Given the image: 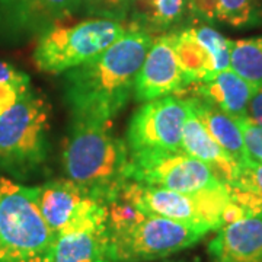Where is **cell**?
Returning a JSON list of instances; mask_svg holds the SVG:
<instances>
[{
	"label": "cell",
	"instance_id": "6da1fadb",
	"mask_svg": "<svg viewBox=\"0 0 262 262\" xmlns=\"http://www.w3.org/2000/svg\"><path fill=\"white\" fill-rule=\"evenodd\" d=\"M153 37L127 29L114 44L64 73V101L75 120L113 122L134 91Z\"/></svg>",
	"mask_w": 262,
	"mask_h": 262
},
{
	"label": "cell",
	"instance_id": "7a4b0ae2",
	"mask_svg": "<svg viewBox=\"0 0 262 262\" xmlns=\"http://www.w3.org/2000/svg\"><path fill=\"white\" fill-rule=\"evenodd\" d=\"M61 163L67 178L106 206L128 181L130 151L125 141L111 131V122L73 118Z\"/></svg>",
	"mask_w": 262,
	"mask_h": 262
},
{
	"label": "cell",
	"instance_id": "3957f363",
	"mask_svg": "<svg viewBox=\"0 0 262 262\" xmlns=\"http://www.w3.org/2000/svg\"><path fill=\"white\" fill-rule=\"evenodd\" d=\"M54 242L34 187L0 177V262H51Z\"/></svg>",
	"mask_w": 262,
	"mask_h": 262
},
{
	"label": "cell",
	"instance_id": "277c9868",
	"mask_svg": "<svg viewBox=\"0 0 262 262\" xmlns=\"http://www.w3.org/2000/svg\"><path fill=\"white\" fill-rule=\"evenodd\" d=\"M47 101L32 89L0 115V168L15 178H29L47 160Z\"/></svg>",
	"mask_w": 262,
	"mask_h": 262
},
{
	"label": "cell",
	"instance_id": "5b68a950",
	"mask_svg": "<svg viewBox=\"0 0 262 262\" xmlns=\"http://www.w3.org/2000/svg\"><path fill=\"white\" fill-rule=\"evenodd\" d=\"M127 32L120 20L86 19L72 27H53L44 32L34 51L38 70L66 73L101 54Z\"/></svg>",
	"mask_w": 262,
	"mask_h": 262
},
{
	"label": "cell",
	"instance_id": "8992f818",
	"mask_svg": "<svg viewBox=\"0 0 262 262\" xmlns=\"http://www.w3.org/2000/svg\"><path fill=\"white\" fill-rule=\"evenodd\" d=\"M206 234L194 226L143 213L134 222L108 227L111 262L163 259L195 245Z\"/></svg>",
	"mask_w": 262,
	"mask_h": 262
},
{
	"label": "cell",
	"instance_id": "52a82bcc",
	"mask_svg": "<svg viewBox=\"0 0 262 262\" xmlns=\"http://www.w3.org/2000/svg\"><path fill=\"white\" fill-rule=\"evenodd\" d=\"M125 191L144 214L170 219L198 227L207 233L223 226V213L229 203L226 187L201 194H185L141 185L128 179Z\"/></svg>",
	"mask_w": 262,
	"mask_h": 262
},
{
	"label": "cell",
	"instance_id": "ba28073f",
	"mask_svg": "<svg viewBox=\"0 0 262 262\" xmlns=\"http://www.w3.org/2000/svg\"><path fill=\"white\" fill-rule=\"evenodd\" d=\"M127 177L141 185L185 194H201L225 188L206 163L182 149L130 153Z\"/></svg>",
	"mask_w": 262,
	"mask_h": 262
},
{
	"label": "cell",
	"instance_id": "9c48e42d",
	"mask_svg": "<svg viewBox=\"0 0 262 262\" xmlns=\"http://www.w3.org/2000/svg\"><path fill=\"white\" fill-rule=\"evenodd\" d=\"M191 108L178 95L144 102L133 114L125 144L130 153L181 150L182 131Z\"/></svg>",
	"mask_w": 262,
	"mask_h": 262
},
{
	"label": "cell",
	"instance_id": "30bf717a",
	"mask_svg": "<svg viewBox=\"0 0 262 262\" xmlns=\"http://www.w3.org/2000/svg\"><path fill=\"white\" fill-rule=\"evenodd\" d=\"M34 191L38 208L56 236L106 213L105 203L69 178L48 181Z\"/></svg>",
	"mask_w": 262,
	"mask_h": 262
},
{
	"label": "cell",
	"instance_id": "8fae6325",
	"mask_svg": "<svg viewBox=\"0 0 262 262\" xmlns=\"http://www.w3.org/2000/svg\"><path fill=\"white\" fill-rule=\"evenodd\" d=\"M232 42L207 25L173 32V48L188 83L208 80L230 69Z\"/></svg>",
	"mask_w": 262,
	"mask_h": 262
},
{
	"label": "cell",
	"instance_id": "7c38bea8",
	"mask_svg": "<svg viewBox=\"0 0 262 262\" xmlns=\"http://www.w3.org/2000/svg\"><path fill=\"white\" fill-rule=\"evenodd\" d=\"M187 84L173 48V32L153 38L134 83V99L149 102L178 94Z\"/></svg>",
	"mask_w": 262,
	"mask_h": 262
},
{
	"label": "cell",
	"instance_id": "4fadbf2b",
	"mask_svg": "<svg viewBox=\"0 0 262 262\" xmlns=\"http://www.w3.org/2000/svg\"><path fill=\"white\" fill-rule=\"evenodd\" d=\"M51 262H111L106 213L57 234Z\"/></svg>",
	"mask_w": 262,
	"mask_h": 262
},
{
	"label": "cell",
	"instance_id": "5bb4252c",
	"mask_svg": "<svg viewBox=\"0 0 262 262\" xmlns=\"http://www.w3.org/2000/svg\"><path fill=\"white\" fill-rule=\"evenodd\" d=\"M255 91L256 88L242 76L232 69H227L208 80L188 83L175 95H192L201 98L217 110L233 117L234 120H241L248 117L249 103Z\"/></svg>",
	"mask_w": 262,
	"mask_h": 262
},
{
	"label": "cell",
	"instance_id": "9a60e30c",
	"mask_svg": "<svg viewBox=\"0 0 262 262\" xmlns=\"http://www.w3.org/2000/svg\"><path fill=\"white\" fill-rule=\"evenodd\" d=\"M211 262H262V217L225 225L208 245Z\"/></svg>",
	"mask_w": 262,
	"mask_h": 262
},
{
	"label": "cell",
	"instance_id": "2e32d148",
	"mask_svg": "<svg viewBox=\"0 0 262 262\" xmlns=\"http://www.w3.org/2000/svg\"><path fill=\"white\" fill-rule=\"evenodd\" d=\"M178 96L187 101L191 111L203 122V125L211 134V137L217 141V144L225 150L239 166L251 159L246 144H245L241 125L233 117L217 110L215 106L203 101L201 98H196L192 95H178Z\"/></svg>",
	"mask_w": 262,
	"mask_h": 262
},
{
	"label": "cell",
	"instance_id": "e0dca14e",
	"mask_svg": "<svg viewBox=\"0 0 262 262\" xmlns=\"http://www.w3.org/2000/svg\"><path fill=\"white\" fill-rule=\"evenodd\" d=\"M181 149L189 156L206 163L223 185H227L233 179L239 168V165L217 144L192 111L184 125Z\"/></svg>",
	"mask_w": 262,
	"mask_h": 262
},
{
	"label": "cell",
	"instance_id": "ac0fdd59",
	"mask_svg": "<svg viewBox=\"0 0 262 262\" xmlns=\"http://www.w3.org/2000/svg\"><path fill=\"white\" fill-rule=\"evenodd\" d=\"M225 187L230 203L245 217H262V162L251 158L237 168L233 179Z\"/></svg>",
	"mask_w": 262,
	"mask_h": 262
},
{
	"label": "cell",
	"instance_id": "d6986e66",
	"mask_svg": "<svg viewBox=\"0 0 262 262\" xmlns=\"http://www.w3.org/2000/svg\"><path fill=\"white\" fill-rule=\"evenodd\" d=\"M187 6L200 18L241 28L253 24L261 0H187Z\"/></svg>",
	"mask_w": 262,
	"mask_h": 262
},
{
	"label": "cell",
	"instance_id": "ffe728a7",
	"mask_svg": "<svg viewBox=\"0 0 262 262\" xmlns=\"http://www.w3.org/2000/svg\"><path fill=\"white\" fill-rule=\"evenodd\" d=\"M185 6L187 0H133V28L146 31L150 35L166 31L181 19Z\"/></svg>",
	"mask_w": 262,
	"mask_h": 262
},
{
	"label": "cell",
	"instance_id": "44dd1931",
	"mask_svg": "<svg viewBox=\"0 0 262 262\" xmlns=\"http://www.w3.org/2000/svg\"><path fill=\"white\" fill-rule=\"evenodd\" d=\"M230 69L256 89L262 88V35L232 42Z\"/></svg>",
	"mask_w": 262,
	"mask_h": 262
},
{
	"label": "cell",
	"instance_id": "7402d4cb",
	"mask_svg": "<svg viewBox=\"0 0 262 262\" xmlns=\"http://www.w3.org/2000/svg\"><path fill=\"white\" fill-rule=\"evenodd\" d=\"M31 89L28 75L0 60V115L6 113Z\"/></svg>",
	"mask_w": 262,
	"mask_h": 262
},
{
	"label": "cell",
	"instance_id": "603a6c76",
	"mask_svg": "<svg viewBox=\"0 0 262 262\" xmlns=\"http://www.w3.org/2000/svg\"><path fill=\"white\" fill-rule=\"evenodd\" d=\"M82 3L92 15L120 20L128 15L133 0H82Z\"/></svg>",
	"mask_w": 262,
	"mask_h": 262
},
{
	"label": "cell",
	"instance_id": "cb8c5ba5",
	"mask_svg": "<svg viewBox=\"0 0 262 262\" xmlns=\"http://www.w3.org/2000/svg\"><path fill=\"white\" fill-rule=\"evenodd\" d=\"M236 121L241 125L249 156L258 162H262V127L253 122L249 117H245Z\"/></svg>",
	"mask_w": 262,
	"mask_h": 262
},
{
	"label": "cell",
	"instance_id": "d4e9b609",
	"mask_svg": "<svg viewBox=\"0 0 262 262\" xmlns=\"http://www.w3.org/2000/svg\"><path fill=\"white\" fill-rule=\"evenodd\" d=\"M39 9L46 12L51 18H63L73 13L80 5L82 0H34Z\"/></svg>",
	"mask_w": 262,
	"mask_h": 262
},
{
	"label": "cell",
	"instance_id": "484cf974",
	"mask_svg": "<svg viewBox=\"0 0 262 262\" xmlns=\"http://www.w3.org/2000/svg\"><path fill=\"white\" fill-rule=\"evenodd\" d=\"M248 117L262 127V88H258L253 94L248 110Z\"/></svg>",
	"mask_w": 262,
	"mask_h": 262
},
{
	"label": "cell",
	"instance_id": "4316f807",
	"mask_svg": "<svg viewBox=\"0 0 262 262\" xmlns=\"http://www.w3.org/2000/svg\"><path fill=\"white\" fill-rule=\"evenodd\" d=\"M165 262H198V259H194V261H165Z\"/></svg>",
	"mask_w": 262,
	"mask_h": 262
}]
</instances>
